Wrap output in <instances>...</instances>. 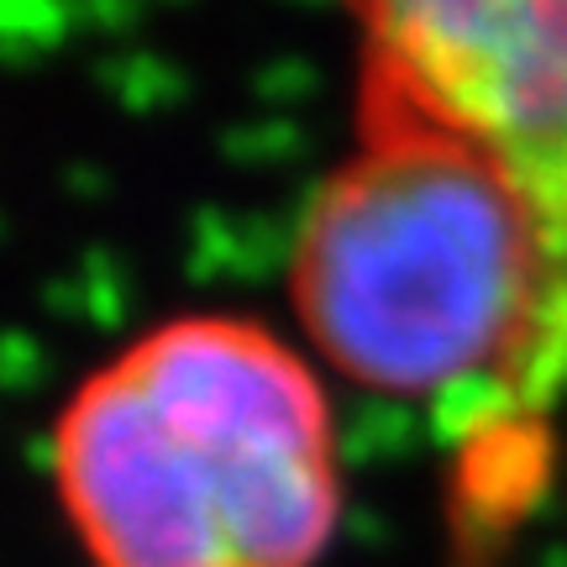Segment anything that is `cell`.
Listing matches in <instances>:
<instances>
[{"label":"cell","mask_w":567,"mask_h":567,"mask_svg":"<svg viewBox=\"0 0 567 567\" xmlns=\"http://www.w3.org/2000/svg\"><path fill=\"white\" fill-rule=\"evenodd\" d=\"M38 305L59 321H80L90 316V300H84V279H48L38 289Z\"/></svg>","instance_id":"ffe728a7"},{"label":"cell","mask_w":567,"mask_h":567,"mask_svg":"<svg viewBox=\"0 0 567 567\" xmlns=\"http://www.w3.org/2000/svg\"><path fill=\"white\" fill-rule=\"evenodd\" d=\"M373 38L410 95L488 153L567 132V0H394Z\"/></svg>","instance_id":"3957f363"},{"label":"cell","mask_w":567,"mask_h":567,"mask_svg":"<svg viewBox=\"0 0 567 567\" xmlns=\"http://www.w3.org/2000/svg\"><path fill=\"white\" fill-rule=\"evenodd\" d=\"M122 368L158 421L216 467L326 452V405L310 373L258 331L184 321L147 337Z\"/></svg>","instance_id":"277c9868"},{"label":"cell","mask_w":567,"mask_h":567,"mask_svg":"<svg viewBox=\"0 0 567 567\" xmlns=\"http://www.w3.org/2000/svg\"><path fill=\"white\" fill-rule=\"evenodd\" d=\"M342 425H352L379 452V463H405V457L421 452V442H431L425 436V415H415L400 394H373V389L347 400Z\"/></svg>","instance_id":"8fae6325"},{"label":"cell","mask_w":567,"mask_h":567,"mask_svg":"<svg viewBox=\"0 0 567 567\" xmlns=\"http://www.w3.org/2000/svg\"><path fill=\"white\" fill-rule=\"evenodd\" d=\"M515 415H520L515 384L494 368H473L463 379L442 384L436 394H425V436L446 452H473L494 431L515 425Z\"/></svg>","instance_id":"8992f818"},{"label":"cell","mask_w":567,"mask_h":567,"mask_svg":"<svg viewBox=\"0 0 567 567\" xmlns=\"http://www.w3.org/2000/svg\"><path fill=\"white\" fill-rule=\"evenodd\" d=\"M216 515L231 567H310L342 520L321 457H247L221 467Z\"/></svg>","instance_id":"5b68a950"},{"label":"cell","mask_w":567,"mask_h":567,"mask_svg":"<svg viewBox=\"0 0 567 567\" xmlns=\"http://www.w3.org/2000/svg\"><path fill=\"white\" fill-rule=\"evenodd\" d=\"M300 258V237L284 226V216H243V252L231 279L243 284H268Z\"/></svg>","instance_id":"2e32d148"},{"label":"cell","mask_w":567,"mask_h":567,"mask_svg":"<svg viewBox=\"0 0 567 567\" xmlns=\"http://www.w3.org/2000/svg\"><path fill=\"white\" fill-rule=\"evenodd\" d=\"M547 467H542V442L530 436L526 425H505L488 442L473 446L467 457V488L463 499L499 509V515H526L542 494H547Z\"/></svg>","instance_id":"52a82bcc"},{"label":"cell","mask_w":567,"mask_h":567,"mask_svg":"<svg viewBox=\"0 0 567 567\" xmlns=\"http://www.w3.org/2000/svg\"><path fill=\"white\" fill-rule=\"evenodd\" d=\"M59 436V484L101 567H231L221 467L158 421L126 368L84 389Z\"/></svg>","instance_id":"7a4b0ae2"},{"label":"cell","mask_w":567,"mask_h":567,"mask_svg":"<svg viewBox=\"0 0 567 567\" xmlns=\"http://www.w3.org/2000/svg\"><path fill=\"white\" fill-rule=\"evenodd\" d=\"M331 457H337L342 467H352V473H358V467H379V452H373L352 425H337V436H331Z\"/></svg>","instance_id":"cb8c5ba5"},{"label":"cell","mask_w":567,"mask_h":567,"mask_svg":"<svg viewBox=\"0 0 567 567\" xmlns=\"http://www.w3.org/2000/svg\"><path fill=\"white\" fill-rule=\"evenodd\" d=\"M243 252V221H231L221 205H200L189 216V247H184V279L189 284H210L237 268Z\"/></svg>","instance_id":"5bb4252c"},{"label":"cell","mask_w":567,"mask_h":567,"mask_svg":"<svg viewBox=\"0 0 567 567\" xmlns=\"http://www.w3.org/2000/svg\"><path fill=\"white\" fill-rule=\"evenodd\" d=\"M337 526H342V536L352 542V547L373 551V547H384L389 542V526L373 515V509H342V520H337Z\"/></svg>","instance_id":"603a6c76"},{"label":"cell","mask_w":567,"mask_h":567,"mask_svg":"<svg viewBox=\"0 0 567 567\" xmlns=\"http://www.w3.org/2000/svg\"><path fill=\"white\" fill-rule=\"evenodd\" d=\"M499 179L526 210V221L567 216V142L563 137H526L494 153Z\"/></svg>","instance_id":"ba28073f"},{"label":"cell","mask_w":567,"mask_h":567,"mask_svg":"<svg viewBox=\"0 0 567 567\" xmlns=\"http://www.w3.org/2000/svg\"><path fill=\"white\" fill-rule=\"evenodd\" d=\"M48 373H53L48 352H42L21 326H11V331L0 337V384L11 389V394H38V389L48 384Z\"/></svg>","instance_id":"e0dca14e"},{"label":"cell","mask_w":567,"mask_h":567,"mask_svg":"<svg viewBox=\"0 0 567 567\" xmlns=\"http://www.w3.org/2000/svg\"><path fill=\"white\" fill-rule=\"evenodd\" d=\"M80 279H84V300H90V321L101 331H122L126 316H132V279L116 264V252L90 243L80 252Z\"/></svg>","instance_id":"9a60e30c"},{"label":"cell","mask_w":567,"mask_h":567,"mask_svg":"<svg viewBox=\"0 0 567 567\" xmlns=\"http://www.w3.org/2000/svg\"><path fill=\"white\" fill-rule=\"evenodd\" d=\"M21 463L42 473V478H63V436H27L21 442Z\"/></svg>","instance_id":"7402d4cb"},{"label":"cell","mask_w":567,"mask_h":567,"mask_svg":"<svg viewBox=\"0 0 567 567\" xmlns=\"http://www.w3.org/2000/svg\"><path fill=\"white\" fill-rule=\"evenodd\" d=\"M310 153V132L289 116L274 122H231L221 132V158L237 168H264V163H295Z\"/></svg>","instance_id":"4fadbf2b"},{"label":"cell","mask_w":567,"mask_h":567,"mask_svg":"<svg viewBox=\"0 0 567 567\" xmlns=\"http://www.w3.org/2000/svg\"><path fill=\"white\" fill-rule=\"evenodd\" d=\"M142 21L137 6H126V0H95V6H80V27H95L105 38H126L132 27Z\"/></svg>","instance_id":"44dd1931"},{"label":"cell","mask_w":567,"mask_h":567,"mask_svg":"<svg viewBox=\"0 0 567 567\" xmlns=\"http://www.w3.org/2000/svg\"><path fill=\"white\" fill-rule=\"evenodd\" d=\"M247 84H252V95L264 105H295V101H310V95H316L321 74H316L310 59H268Z\"/></svg>","instance_id":"ac0fdd59"},{"label":"cell","mask_w":567,"mask_h":567,"mask_svg":"<svg viewBox=\"0 0 567 567\" xmlns=\"http://www.w3.org/2000/svg\"><path fill=\"white\" fill-rule=\"evenodd\" d=\"M536 264L499 168L442 142H394L331 179L300 247L305 321L373 394H436L526 326Z\"/></svg>","instance_id":"6da1fadb"},{"label":"cell","mask_w":567,"mask_h":567,"mask_svg":"<svg viewBox=\"0 0 567 567\" xmlns=\"http://www.w3.org/2000/svg\"><path fill=\"white\" fill-rule=\"evenodd\" d=\"M526 247L536 274L567 279V216H547V221H526Z\"/></svg>","instance_id":"d6986e66"},{"label":"cell","mask_w":567,"mask_h":567,"mask_svg":"<svg viewBox=\"0 0 567 567\" xmlns=\"http://www.w3.org/2000/svg\"><path fill=\"white\" fill-rule=\"evenodd\" d=\"M505 379L515 384V400L526 415H547L567 394V337L520 331L505 352Z\"/></svg>","instance_id":"30bf717a"},{"label":"cell","mask_w":567,"mask_h":567,"mask_svg":"<svg viewBox=\"0 0 567 567\" xmlns=\"http://www.w3.org/2000/svg\"><path fill=\"white\" fill-rule=\"evenodd\" d=\"M536 567H567V547H563V542L542 547V551H536Z\"/></svg>","instance_id":"4316f807"},{"label":"cell","mask_w":567,"mask_h":567,"mask_svg":"<svg viewBox=\"0 0 567 567\" xmlns=\"http://www.w3.org/2000/svg\"><path fill=\"white\" fill-rule=\"evenodd\" d=\"M526 520H563V499H557V494H542V499H536V505L526 509Z\"/></svg>","instance_id":"484cf974"},{"label":"cell","mask_w":567,"mask_h":567,"mask_svg":"<svg viewBox=\"0 0 567 567\" xmlns=\"http://www.w3.org/2000/svg\"><path fill=\"white\" fill-rule=\"evenodd\" d=\"M95 84H101L111 101H122L126 111H158V105H179L184 95H189V80H184L179 63L158 59V53H142V48H132V53H105L95 69Z\"/></svg>","instance_id":"9c48e42d"},{"label":"cell","mask_w":567,"mask_h":567,"mask_svg":"<svg viewBox=\"0 0 567 567\" xmlns=\"http://www.w3.org/2000/svg\"><path fill=\"white\" fill-rule=\"evenodd\" d=\"M63 189L80 195V200H101L105 195V168L101 163H69V168H63Z\"/></svg>","instance_id":"d4e9b609"},{"label":"cell","mask_w":567,"mask_h":567,"mask_svg":"<svg viewBox=\"0 0 567 567\" xmlns=\"http://www.w3.org/2000/svg\"><path fill=\"white\" fill-rule=\"evenodd\" d=\"M80 27V6H53V0H6L0 6V59L27 69L42 53H53Z\"/></svg>","instance_id":"7c38bea8"}]
</instances>
